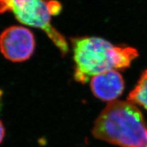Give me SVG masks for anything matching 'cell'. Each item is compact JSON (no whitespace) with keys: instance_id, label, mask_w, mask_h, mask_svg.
<instances>
[{"instance_id":"1","label":"cell","mask_w":147,"mask_h":147,"mask_svg":"<svg viewBox=\"0 0 147 147\" xmlns=\"http://www.w3.org/2000/svg\"><path fill=\"white\" fill-rule=\"evenodd\" d=\"M95 138L120 147H147V127L142 113L133 103L109 102L93 124Z\"/></svg>"},{"instance_id":"2","label":"cell","mask_w":147,"mask_h":147,"mask_svg":"<svg viewBox=\"0 0 147 147\" xmlns=\"http://www.w3.org/2000/svg\"><path fill=\"white\" fill-rule=\"evenodd\" d=\"M74 59L76 64L75 79L87 82L91 77L105 71L124 70L138 56V51L127 46H114L97 37L74 40Z\"/></svg>"},{"instance_id":"3","label":"cell","mask_w":147,"mask_h":147,"mask_svg":"<svg viewBox=\"0 0 147 147\" xmlns=\"http://www.w3.org/2000/svg\"><path fill=\"white\" fill-rule=\"evenodd\" d=\"M8 11H12L21 23L45 31L63 54L68 51L63 36L51 25L47 3L42 0H0V13Z\"/></svg>"},{"instance_id":"4","label":"cell","mask_w":147,"mask_h":147,"mask_svg":"<svg viewBox=\"0 0 147 147\" xmlns=\"http://www.w3.org/2000/svg\"><path fill=\"white\" fill-rule=\"evenodd\" d=\"M34 36L23 27H8L0 35V51L7 59L21 62L32 56L35 49Z\"/></svg>"},{"instance_id":"5","label":"cell","mask_w":147,"mask_h":147,"mask_svg":"<svg viewBox=\"0 0 147 147\" xmlns=\"http://www.w3.org/2000/svg\"><path fill=\"white\" fill-rule=\"evenodd\" d=\"M91 89L97 98L105 102H113L122 95L124 80L117 70L112 69L92 77Z\"/></svg>"},{"instance_id":"6","label":"cell","mask_w":147,"mask_h":147,"mask_svg":"<svg viewBox=\"0 0 147 147\" xmlns=\"http://www.w3.org/2000/svg\"><path fill=\"white\" fill-rule=\"evenodd\" d=\"M127 100L147 110V69L142 73L136 85L129 94Z\"/></svg>"},{"instance_id":"7","label":"cell","mask_w":147,"mask_h":147,"mask_svg":"<svg viewBox=\"0 0 147 147\" xmlns=\"http://www.w3.org/2000/svg\"><path fill=\"white\" fill-rule=\"evenodd\" d=\"M47 7L51 15H57L61 10V5L56 1H50L47 2Z\"/></svg>"},{"instance_id":"8","label":"cell","mask_w":147,"mask_h":147,"mask_svg":"<svg viewBox=\"0 0 147 147\" xmlns=\"http://www.w3.org/2000/svg\"><path fill=\"white\" fill-rule=\"evenodd\" d=\"M5 136V129L2 121L0 119V144L3 142Z\"/></svg>"}]
</instances>
